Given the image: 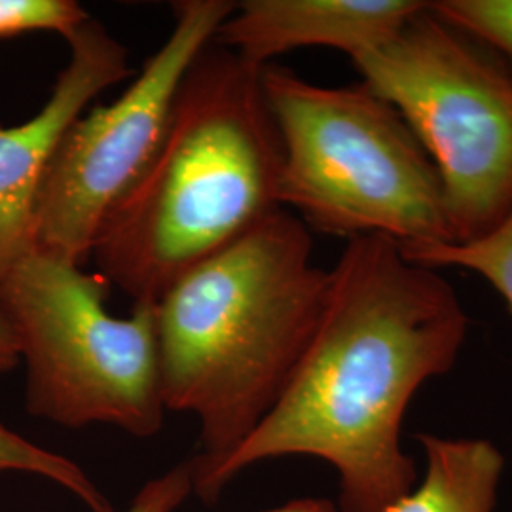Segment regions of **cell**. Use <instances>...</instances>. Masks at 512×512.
<instances>
[{"instance_id": "14", "label": "cell", "mask_w": 512, "mask_h": 512, "mask_svg": "<svg viewBox=\"0 0 512 512\" xmlns=\"http://www.w3.org/2000/svg\"><path fill=\"white\" fill-rule=\"evenodd\" d=\"M90 19L76 0H0V40L40 31L69 40Z\"/></svg>"}, {"instance_id": "5", "label": "cell", "mask_w": 512, "mask_h": 512, "mask_svg": "<svg viewBox=\"0 0 512 512\" xmlns=\"http://www.w3.org/2000/svg\"><path fill=\"white\" fill-rule=\"evenodd\" d=\"M110 285L80 264L31 251L0 277V317L27 368L29 414L61 427L105 423L137 439L164 425L154 304L107 310Z\"/></svg>"}, {"instance_id": "4", "label": "cell", "mask_w": 512, "mask_h": 512, "mask_svg": "<svg viewBox=\"0 0 512 512\" xmlns=\"http://www.w3.org/2000/svg\"><path fill=\"white\" fill-rule=\"evenodd\" d=\"M262 90L281 143L279 205L308 230L450 243L439 173L403 116L363 82L319 86L277 65Z\"/></svg>"}, {"instance_id": "3", "label": "cell", "mask_w": 512, "mask_h": 512, "mask_svg": "<svg viewBox=\"0 0 512 512\" xmlns=\"http://www.w3.org/2000/svg\"><path fill=\"white\" fill-rule=\"evenodd\" d=\"M279 173L262 69L211 42L184 74L150 164L97 234V274L133 304H156L177 279L283 209Z\"/></svg>"}, {"instance_id": "12", "label": "cell", "mask_w": 512, "mask_h": 512, "mask_svg": "<svg viewBox=\"0 0 512 512\" xmlns=\"http://www.w3.org/2000/svg\"><path fill=\"white\" fill-rule=\"evenodd\" d=\"M0 473H29L59 484L92 512H118L90 475L61 454L21 437L0 421Z\"/></svg>"}, {"instance_id": "17", "label": "cell", "mask_w": 512, "mask_h": 512, "mask_svg": "<svg viewBox=\"0 0 512 512\" xmlns=\"http://www.w3.org/2000/svg\"><path fill=\"white\" fill-rule=\"evenodd\" d=\"M262 512H338L334 503L329 499L321 497H304V499H293L281 507L268 509Z\"/></svg>"}, {"instance_id": "10", "label": "cell", "mask_w": 512, "mask_h": 512, "mask_svg": "<svg viewBox=\"0 0 512 512\" xmlns=\"http://www.w3.org/2000/svg\"><path fill=\"white\" fill-rule=\"evenodd\" d=\"M425 475L384 512H494L505 458L486 439L418 435Z\"/></svg>"}, {"instance_id": "7", "label": "cell", "mask_w": 512, "mask_h": 512, "mask_svg": "<svg viewBox=\"0 0 512 512\" xmlns=\"http://www.w3.org/2000/svg\"><path fill=\"white\" fill-rule=\"evenodd\" d=\"M236 10L228 0L173 4L162 48L114 103L82 112L55 148L35 207V249L84 266L110 211L160 147L184 74Z\"/></svg>"}, {"instance_id": "13", "label": "cell", "mask_w": 512, "mask_h": 512, "mask_svg": "<svg viewBox=\"0 0 512 512\" xmlns=\"http://www.w3.org/2000/svg\"><path fill=\"white\" fill-rule=\"evenodd\" d=\"M429 6L459 33L499 55L512 73V0H439Z\"/></svg>"}, {"instance_id": "1", "label": "cell", "mask_w": 512, "mask_h": 512, "mask_svg": "<svg viewBox=\"0 0 512 512\" xmlns=\"http://www.w3.org/2000/svg\"><path fill=\"white\" fill-rule=\"evenodd\" d=\"M469 325L439 270L385 236L348 239L283 393L196 495L213 503L260 461L311 456L338 471L342 512H384L418 480L401 446L406 410L423 385L454 368Z\"/></svg>"}, {"instance_id": "15", "label": "cell", "mask_w": 512, "mask_h": 512, "mask_svg": "<svg viewBox=\"0 0 512 512\" xmlns=\"http://www.w3.org/2000/svg\"><path fill=\"white\" fill-rule=\"evenodd\" d=\"M192 478L194 473L190 461L171 467L167 473L150 480L139 490L128 512L177 511L194 492Z\"/></svg>"}, {"instance_id": "9", "label": "cell", "mask_w": 512, "mask_h": 512, "mask_svg": "<svg viewBox=\"0 0 512 512\" xmlns=\"http://www.w3.org/2000/svg\"><path fill=\"white\" fill-rule=\"evenodd\" d=\"M425 6L420 0H245L213 42L258 69L277 55L310 46L334 48L353 59L397 37Z\"/></svg>"}, {"instance_id": "8", "label": "cell", "mask_w": 512, "mask_h": 512, "mask_svg": "<svg viewBox=\"0 0 512 512\" xmlns=\"http://www.w3.org/2000/svg\"><path fill=\"white\" fill-rule=\"evenodd\" d=\"M71 59L37 114L0 128V277L35 251V207L44 173L65 131L97 95L133 76L128 50L90 19L67 40Z\"/></svg>"}, {"instance_id": "11", "label": "cell", "mask_w": 512, "mask_h": 512, "mask_svg": "<svg viewBox=\"0 0 512 512\" xmlns=\"http://www.w3.org/2000/svg\"><path fill=\"white\" fill-rule=\"evenodd\" d=\"M403 253L433 270L459 268L480 275L505 300L512 313V209L482 238L403 249Z\"/></svg>"}, {"instance_id": "2", "label": "cell", "mask_w": 512, "mask_h": 512, "mask_svg": "<svg viewBox=\"0 0 512 512\" xmlns=\"http://www.w3.org/2000/svg\"><path fill=\"white\" fill-rule=\"evenodd\" d=\"M327 287L308 226L279 209L156 300L165 410L200 423L194 494L274 408L317 329Z\"/></svg>"}, {"instance_id": "16", "label": "cell", "mask_w": 512, "mask_h": 512, "mask_svg": "<svg viewBox=\"0 0 512 512\" xmlns=\"http://www.w3.org/2000/svg\"><path fill=\"white\" fill-rule=\"evenodd\" d=\"M18 346L10 327L0 317V374H6L19 365Z\"/></svg>"}, {"instance_id": "6", "label": "cell", "mask_w": 512, "mask_h": 512, "mask_svg": "<svg viewBox=\"0 0 512 512\" xmlns=\"http://www.w3.org/2000/svg\"><path fill=\"white\" fill-rule=\"evenodd\" d=\"M403 116L439 173L452 241L482 238L512 209V73L429 6L351 59Z\"/></svg>"}]
</instances>
